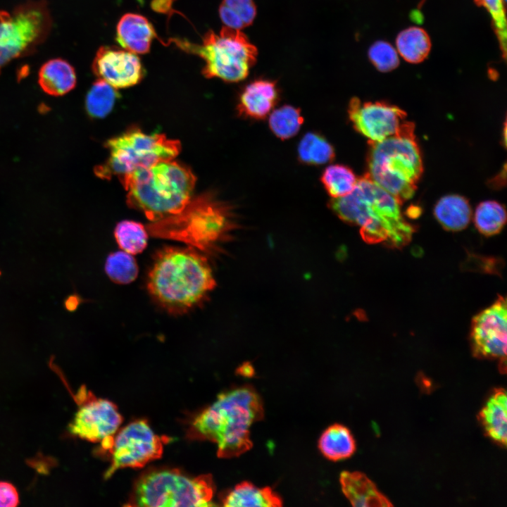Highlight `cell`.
I'll return each instance as SVG.
<instances>
[{
    "instance_id": "6da1fadb",
    "label": "cell",
    "mask_w": 507,
    "mask_h": 507,
    "mask_svg": "<svg viewBox=\"0 0 507 507\" xmlns=\"http://www.w3.org/2000/svg\"><path fill=\"white\" fill-rule=\"evenodd\" d=\"M215 284L206 258L192 248L160 249L147 277L153 299L173 314L184 313L201 303Z\"/></svg>"
},
{
    "instance_id": "7a4b0ae2",
    "label": "cell",
    "mask_w": 507,
    "mask_h": 507,
    "mask_svg": "<svg viewBox=\"0 0 507 507\" xmlns=\"http://www.w3.org/2000/svg\"><path fill=\"white\" fill-rule=\"evenodd\" d=\"M401 204L367 174L358 179L350 194L330 201L339 218L360 227L365 242L397 249L407 245L415 231L404 218Z\"/></svg>"
},
{
    "instance_id": "3957f363",
    "label": "cell",
    "mask_w": 507,
    "mask_h": 507,
    "mask_svg": "<svg viewBox=\"0 0 507 507\" xmlns=\"http://www.w3.org/2000/svg\"><path fill=\"white\" fill-rule=\"evenodd\" d=\"M263 418L260 395L253 387L243 386L218 395L193 420L187 434L215 442L220 458L239 456L251 448L249 427Z\"/></svg>"
},
{
    "instance_id": "277c9868",
    "label": "cell",
    "mask_w": 507,
    "mask_h": 507,
    "mask_svg": "<svg viewBox=\"0 0 507 507\" xmlns=\"http://www.w3.org/2000/svg\"><path fill=\"white\" fill-rule=\"evenodd\" d=\"M127 203L152 222L180 213L192 199L196 177L173 160L137 169L119 177Z\"/></svg>"
},
{
    "instance_id": "5b68a950",
    "label": "cell",
    "mask_w": 507,
    "mask_h": 507,
    "mask_svg": "<svg viewBox=\"0 0 507 507\" xmlns=\"http://www.w3.org/2000/svg\"><path fill=\"white\" fill-rule=\"evenodd\" d=\"M414 131L415 125L406 120L394 134L369 142L366 174L401 203L413 196L423 171Z\"/></svg>"
},
{
    "instance_id": "8992f818",
    "label": "cell",
    "mask_w": 507,
    "mask_h": 507,
    "mask_svg": "<svg viewBox=\"0 0 507 507\" xmlns=\"http://www.w3.org/2000/svg\"><path fill=\"white\" fill-rule=\"evenodd\" d=\"M232 226L230 206L206 192L192 198L180 213L153 222L150 232L204 246L224 237Z\"/></svg>"
},
{
    "instance_id": "52a82bcc",
    "label": "cell",
    "mask_w": 507,
    "mask_h": 507,
    "mask_svg": "<svg viewBox=\"0 0 507 507\" xmlns=\"http://www.w3.org/2000/svg\"><path fill=\"white\" fill-rule=\"evenodd\" d=\"M181 49L195 54L205 62L202 74L228 82L244 80L256 62L258 51L240 30L223 27L219 33L208 31L201 44L174 39Z\"/></svg>"
},
{
    "instance_id": "ba28073f",
    "label": "cell",
    "mask_w": 507,
    "mask_h": 507,
    "mask_svg": "<svg viewBox=\"0 0 507 507\" xmlns=\"http://www.w3.org/2000/svg\"><path fill=\"white\" fill-rule=\"evenodd\" d=\"M214 492L210 474L189 477L177 469L154 470L137 481L127 506H211Z\"/></svg>"
},
{
    "instance_id": "9c48e42d",
    "label": "cell",
    "mask_w": 507,
    "mask_h": 507,
    "mask_svg": "<svg viewBox=\"0 0 507 507\" xmlns=\"http://www.w3.org/2000/svg\"><path fill=\"white\" fill-rule=\"evenodd\" d=\"M106 146L109 151L108 158L96 167L95 173L108 180L113 175L120 177L137 169L173 160L181 149L179 141L168 139L162 134H146L137 128L108 139Z\"/></svg>"
},
{
    "instance_id": "30bf717a",
    "label": "cell",
    "mask_w": 507,
    "mask_h": 507,
    "mask_svg": "<svg viewBox=\"0 0 507 507\" xmlns=\"http://www.w3.org/2000/svg\"><path fill=\"white\" fill-rule=\"evenodd\" d=\"M52 24L46 0H27L11 11H0V73L12 61L33 54Z\"/></svg>"
},
{
    "instance_id": "8fae6325",
    "label": "cell",
    "mask_w": 507,
    "mask_h": 507,
    "mask_svg": "<svg viewBox=\"0 0 507 507\" xmlns=\"http://www.w3.org/2000/svg\"><path fill=\"white\" fill-rule=\"evenodd\" d=\"M79 408L68 426L75 436L92 442H101L110 451L113 438L122 423V416L112 402L94 397L81 388L77 394Z\"/></svg>"
},
{
    "instance_id": "7c38bea8",
    "label": "cell",
    "mask_w": 507,
    "mask_h": 507,
    "mask_svg": "<svg viewBox=\"0 0 507 507\" xmlns=\"http://www.w3.org/2000/svg\"><path fill=\"white\" fill-rule=\"evenodd\" d=\"M163 439L156 435L146 421L131 423L113 438L110 449L112 461L105 473L110 477L116 470L125 468H142L161 457Z\"/></svg>"
},
{
    "instance_id": "4fadbf2b",
    "label": "cell",
    "mask_w": 507,
    "mask_h": 507,
    "mask_svg": "<svg viewBox=\"0 0 507 507\" xmlns=\"http://www.w3.org/2000/svg\"><path fill=\"white\" fill-rule=\"evenodd\" d=\"M506 300L499 296L472 318L470 334L472 355L480 359H498L503 373L506 370Z\"/></svg>"
},
{
    "instance_id": "5bb4252c",
    "label": "cell",
    "mask_w": 507,
    "mask_h": 507,
    "mask_svg": "<svg viewBox=\"0 0 507 507\" xmlns=\"http://www.w3.org/2000/svg\"><path fill=\"white\" fill-rule=\"evenodd\" d=\"M348 113L355 130L371 142L394 134L406 120V113L396 106L379 101L362 103L356 97L351 99Z\"/></svg>"
},
{
    "instance_id": "9a60e30c",
    "label": "cell",
    "mask_w": 507,
    "mask_h": 507,
    "mask_svg": "<svg viewBox=\"0 0 507 507\" xmlns=\"http://www.w3.org/2000/svg\"><path fill=\"white\" fill-rule=\"evenodd\" d=\"M92 68L99 79L116 89L138 84L144 75L141 60L136 54L106 46L97 50Z\"/></svg>"
},
{
    "instance_id": "2e32d148",
    "label": "cell",
    "mask_w": 507,
    "mask_h": 507,
    "mask_svg": "<svg viewBox=\"0 0 507 507\" xmlns=\"http://www.w3.org/2000/svg\"><path fill=\"white\" fill-rule=\"evenodd\" d=\"M154 38L158 37L152 24L142 15L126 13L117 25V42L123 49L134 54L148 53Z\"/></svg>"
},
{
    "instance_id": "e0dca14e",
    "label": "cell",
    "mask_w": 507,
    "mask_h": 507,
    "mask_svg": "<svg viewBox=\"0 0 507 507\" xmlns=\"http://www.w3.org/2000/svg\"><path fill=\"white\" fill-rule=\"evenodd\" d=\"M278 99L276 82L268 80H257L249 83L239 96V112L254 119L265 118Z\"/></svg>"
},
{
    "instance_id": "ac0fdd59",
    "label": "cell",
    "mask_w": 507,
    "mask_h": 507,
    "mask_svg": "<svg viewBox=\"0 0 507 507\" xmlns=\"http://www.w3.org/2000/svg\"><path fill=\"white\" fill-rule=\"evenodd\" d=\"M339 482L342 492L351 505L358 507L392 506L389 500L376 487L363 473L344 471Z\"/></svg>"
},
{
    "instance_id": "d6986e66",
    "label": "cell",
    "mask_w": 507,
    "mask_h": 507,
    "mask_svg": "<svg viewBox=\"0 0 507 507\" xmlns=\"http://www.w3.org/2000/svg\"><path fill=\"white\" fill-rule=\"evenodd\" d=\"M486 435L501 446L507 439V398L503 388L494 389L478 415Z\"/></svg>"
},
{
    "instance_id": "ffe728a7",
    "label": "cell",
    "mask_w": 507,
    "mask_h": 507,
    "mask_svg": "<svg viewBox=\"0 0 507 507\" xmlns=\"http://www.w3.org/2000/svg\"><path fill=\"white\" fill-rule=\"evenodd\" d=\"M77 82L73 66L67 61L56 58L45 62L38 73V83L49 95L63 96L73 90Z\"/></svg>"
},
{
    "instance_id": "44dd1931",
    "label": "cell",
    "mask_w": 507,
    "mask_h": 507,
    "mask_svg": "<svg viewBox=\"0 0 507 507\" xmlns=\"http://www.w3.org/2000/svg\"><path fill=\"white\" fill-rule=\"evenodd\" d=\"M434 215L446 230L458 232L469 225L472 210L464 196L449 194L438 200L434 208Z\"/></svg>"
},
{
    "instance_id": "7402d4cb",
    "label": "cell",
    "mask_w": 507,
    "mask_h": 507,
    "mask_svg": "<svg viewBox=\"0 0 507 507\" xmlns=\"http://www.w3.org/2000/svg\"><path fill=\"white\" fill-rule=\"evenodd\" d=\"M225 506H281V499L270 487L257 488L249 482L235 486L223 500Z\"/></svg>"
},
{
    "instance_id": "603a6c76",
    "label": "cell",
    "mask_w": 507,
    "mask_h": 507,
    "mask_svg": "<svg viewBox=\"0 0 507 507\" xmlns=\"http://www.w3.org/2000/svg\"><path fill=\"white\" fill-rule=\"evenodd\" d=\"M318 447L327 458L335 461L352 456L356 450V443L347 427L334 424L323 432Z\"/></svg>"
},
{
    "instance_id": "cb8c5ba5",
    "label": "cell",
    "mask_w": 507,
    "mask_h": 507,
    "mask_svg": "<svg viewBox=\"0 0 507 507\" xmlns=\"http://www.w3.org/2000/svg\"><path fill=\"white\" fill-rule=\"evenodd\" d=\"M431 40L427 32L419 27H410L401 31L396 38L397 52L407 62L419 63L429 55Z\"/></svg>"
},
{
    "instance_id": "d4e9b609",
    "label": "cell",
    "mask_w": 507,
    "mask_h": 507,
    "mask_svg": "<svg viewBox=\"0 0 507 507\" xmlns=\"http://www.w3.org/2000/svg\"><path fill=\"white\" fill-rule=\"evenodd\" d=\"M506 222L504 206L496 201H484L476 208L474 223L477 230L484 236L499 233Z\"/></svg>"
},
{
    "instance_id": "484cf974",
    "label": "cell",
    "mask_w": 507,
    "mask_h": 507,
    "mask_svg": "<svg viewBox=\"0 0 507 507\" xmlns=\"http://www.w3.org/2000/svg\"><path fill=\"white\" fill-rule=\"evenodd\" d=\"M116 89L99 79L92 85L85 99V109L92 118H103L113 109L116 98Z\"/></svg>"
},
{
    "instance_id": "4316f807",
    "label": "cell",
    "mask_w": 507,
    "mask_h": 507,
    "mask_svg": "<svg viewBox=\"0 0 507 507\" xmlns=\"http://www.w3.org/2000/svg\"><path fill=\"white\" fill-rule=\"evenodd\" d=\"M219 15L226 27L241 30L252 24L256 7L253 0H223Z\"/></svg>"
},
{
    "instance_id": "83f0119b",
    "label": "cell",
    "mask_w": 507,
    "mask_h": 507,
    "mask_svg": "<svg viewBox=\"0 0 507 507\" xmlns=\"http://www.w3.org/2000/svg\"><path fill=\"white\" fill-rule=\"evenodd\" d=\"M298 154L299 160L304 163L321 165L334 158V150L323 136L308 132L299 144Z\"/></svg>"
},
{
    "instance_id": "f1b7e54d",
    "label": "cell",
    "mask_w": 507,
    "mask_h": 507,
    "mask_svg": "<svg viewBox=\"0 0 507 507\" xmlns=\"http://www.w3.org/2000/svg\"><path fill=\"white\" fill-rule=\"evenodd\" d=\"M114 235L120 248L132 255L142 253L147 246V231L142 223L136 221L118 223Z\"/></svg>"
},
{
    "instance_id": "f546056e",
    "label": "cell",
    "mask_w": 507,
    "mask_h": 507,
    "mask_svg": "<svg viewBox=\"0 0 507 507\" xmlns=\"http://www.w3.org/2000/svg\"><path fill=\"white\" fill-rule=\"evenodd\" d=\"M357 180L351 169L340 164L327 167L321 177L322 183L332 198L350 194L355 188Z\"/></svg>"
},
{
    "instance_id": "4dcf8cb0",
    "label": "cell",
    "mask_w": 507,
    "mask_h": 507,
    "mask_svg": "<svg viewBox=\"0 0 507 507\" xmlns=\"http://www.w3.org/2000/svg\"><path fill=\"white\" fill-rule=\"evenodd\" d=\"M105 270L108 277L117 284H127L133 282L138 275L137 263L132 256L124 251L109 254L105 263Z\"/></svg>"
},
{
    "instance_id": "1f68e13d",
    "label": "cell",
    "mask_w": 507,
    "mask_h": 507,
    "mask_svg": "<svg viewBox=\"0 0 507 507\" xmlns=\"http://www.w3.org/2000/svg\"><path fill=\"white\" fill-rule=\"evenodd\" d=\"M303 118L299 108L283 106L273 111L269 118L272 132L281 139L292 137L299 132Z\"/></svg>"
},
{
    "instance_id": "d6a6232c",
    "label": "cell",
    "mask_w": 507,
    "mask_h": 507,
    "mask_svg": "<svg viewBox=\"0 0 507 507\" xmlns=\"http://www.w3.org/2000/svg\"><path fill=\"white\" fill-rule=\"evenodd\" d=\"M475 4L489 13L492 25L496 36L502 58L506 57V0H474Z\"/></svg>"
},
{
    "instance_id": "836d02e7",
    "label": "cell",
    "mask_w": 507,
    "mask_h": 507,
    "mask_svg": "<svg viewBox=\"0 0 507 507\" xmlns=\"http://www.w3.org/2000/svg\"><path fill=\"white\" fill-rule=\"evenodd\" d=\"M368 58L373 65L382 73L390 72L399 65L396 49L391 44L382 40L377 41L370 46Z\"/></svg>"
},
{
    "instance_id": "e575fe53",
    "label": "cell",
    "mask_w": 507,
    "mask_h": 507,
    "mask_svg": "<svg viewBox=\"0 0 507 507\" xmlns=\"http://www.w3.org/2000/svg\"><path fill=\"white\" fill-rule=\"evenodd\" d=\"M18 504L16 488L9 482L0 481V507H15Z\"/></svg>"
},
{
    "instance_id": "d590c367",
    "label": "cell",
    "mask_w": 507,
    "mask_h": 507,
    "mask_svg": "<svg viewBox=\"0 0 507 507\" xmlns=\"http://www.w3.org/2000/svg\"><path fill=\"white\" fill-rule=\"evenodd\" d=\"M78 299L79 298L75 295L68 296L64 302L65 308L69 311H75L79 304Z\"/></svg>"
},
{
    "instance_id": "8d00e7d4",
    "label": "cell",
    "mask_w": 507,
    "mask_h": 507,
    "mask_svg": "<svg viewBox=\"0 0 507 507\" xmlns=\"http://www.w3.org/2000/svg\"><path fill=\"white\" fill-rule=\"evenodd\" d=\"M426 0H420L419 4H418V8H421L423 6V4H425Z\"/></svg>"
},
{
    "instance_id": "74e56055",
    "label": "cell",
    "mask_w": 507,
    "mask_h": 507,
    "mask_svg": "<svg viewBox=\"0 0 507 507\" xmlns=\"http://www.w3.org/2000/svg\"><path fill=\"white\" fill-rule=\"evenodd\" d=\"M1 271H0V275H1Z\"/></svg>"
}]
</instances>
